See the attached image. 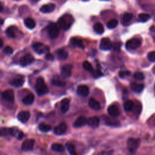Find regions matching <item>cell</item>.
Returning <instances> with one entry per match:
<instances>
[{
  "instance_id": "obj_49",
  "label": "cell",
  "mask_w": 155,
  "mask_h": 155,
  "mask_svg": "<svg viewBox=\"0 0 155 155\" xmlns=\"http://www.w3.org/2000/svg\"><path fill=\"white\" fill-rule=\"evenodd\" d=\"M3 10V5L2 4V3L0 2V12H2Z\"/></svg>"
},
{
  "instance_id": "obj_34",
  "label": "cell",
  "mask_w": 155,
  "mask_h": 155,
  "mask_svg": "<svg viewBox=\"0 0 155 155\" xmlns=\"http://www.w3.org/2000/svg\"><path fill=\"white\" fill-rule=\"evenodd\" d=\"M38 128L41 132L46 133V132H48L51 129V127L50 125L45 124H44V123H41L39 125Z\"/></svg>"
},
{
  "instance_id": "obj_47",
  "label": "cell",
  "mask_w": 155,
  "mask_h": 155,
  "mask_svg": "<svg viewBox=\"0 0 155 155\" xmlns=\"http://www.w3.org/2000/svg\"><path fill=\"white\" fill-rule=\"evenodd\" d=\"M45 59L48 61H53L54 60V56L50 53H47L45 55Z\"/></svg>"
},
{
  "instance_id": "obj_24",
  "label": "cell",
  "mask_w": 155,
  "mask_h": 155,
  "mask_svg": "<svg viewBox=\"0 0 155 155\" xmlns=\"http://www.w3.org/2000/svg\"><path fill=\"white\" fill-rule=\"evenodd\" d=\"M130 88L133 91L136 93H140L143 90L144 85L142 84H136L134 82H132L130 84Z\"/></svg>"
},
{
  "instance_id": "obj_6",
  "label": "cell",
  "mask_w": 155,
  "mask_h": 155,
  "mask_svg": "<svg viewBox=\"0 0 155 155\" xmlns=\"http://www.w3.org/2000/svg\"><path fill=\"white\" fill-rule=\"evenodd\" d=\"M34 61L35 58L31 54H27L20 59L19 64L22 67H25L33 63Z\"/></svg>"
},
{
  "instance_id": "obj_38",
  "label": "cell",
  "mask_w": 155,
  "mask_h": 155,
  "mask_svg": "<svg viewBox=\"0 0 155 155\" xmlns=\"http://www.w3.org/2000/svg\"><path fill=\"white\" fill-rule=\"evenodd\" d=\"M118 24V21L116 19H113L109 21V22L107 23V27L110 29L114 28Z\"/></svg>"
},
{
  "instance_id": "obj_48",
  "label": "cell",
  "mask_w": 155,
  "mask_h": 155,
  "mask_svg": "<svg viewBox=\"0 0 155 155\" xmlns=\"http://www.w3.org/2000/svg\"><path fill=\"white\" fill-rule=\"evenodd\" d=\"M2 45H3V41H2V39L0 38V48H1V47H2Z\"/></svg>"
},
{
  "instance_id": "obj_35",
  "label": "cell",
  "mask_w": 155,
  "mask_h": 155,
  "mask_svg": "<svg viewBox=\"0 0 155 155\" xmlns=\"http://www.w3.org/2000/svg\"><path fill=\"white\" fill-rule=\"evenodd\" d=\"M5 33L6 35L12 38H15V28L13 26H10L9 27H8L6 30H5Z\"/></svg>"
},
{
  "instance_id": "obj_53",
  "label": "cell",
  "mask_w": 155,
  "mask_h": 155,
  "mask_svg": "<svg viewBox=\"0 0 155 155\" xmlns=\"http://www.w3.org/2000/svg\"><path fill=\"white\" fill-rule=\"evenodd\" d=\"M104 1H107V0H104Z\"/></svg>"
},
{
  "instance_id": "obj_29",
  "label": "cell",
  "mask_w": 155,
  "mask_h": 155,
  "mask_svg": "<svg viewBox=\"0 0 155 155\" xmlns=\"http://www.w3.org/2000/svg\"><path fill=\"white\" fill-rule=\"evenodd\" d=\"M93 29L94 31L99 35L102 34L104 31V27L103 25L100 22H96V24H94L93 26Z\"/></svg>"
},
{
  "instance_id": "obj_8",
  "label": "cell",
  "mask_w": 155,
  "mask_h": 155,
  "mask_svg": "<svg viewBox=\"0 0 155 155\" xmlns=\"http://www.w3.org/2000/svg\"><path fill=\"white\" fill-rule=\"evenodd\" d=\"M35 145V140L34 139H27L24 140L21 145L22 150L24 151H31L33 149Z\"/></svg>"
},
{
  "instance_id": "obj_4",
  "label": "cell",
  "mask_w": 155,
  "mask_h": 155,
  "mask_svg": "<svg viewBox=\"0 0 155 155\" xmlns=\"http://www.w3.org/2000/svg\"><path fill=\"white\" fill-rule=\"evenodd\" d=\"M141 44L142 42L139 39L132 38L127 42L125 44V48L128 50H134L140 47Z\"/></svg>"
},
{
  "instance_id": "obj_9",
  "label": "cell",
  "mask_w": 155,
  "mask_h": 155,
  "mask_svg": "<svg viewBox=\"0 0 155 155\" xmlns=\"http://www.w3.org/2000/svg\"><path fill=\"white\" fill-rule=\"evenodd\" d=\"M2 97L6 101L13 102L15 99L14 91L12 90H7L3 91L1 94Z\"/></svg>"
},
{
  "instance_id": "obj_43",
  "label": "cell",
  "mask_w": 155,
  "mask_h": 155,
  "mask_svg": "<svg viewBox=\"0 0 155 155\" xmlns=\"http://www.w3.org/2000/svg\"><path fill=\"white\" fill-rule=\"evenodd\" d=\"M130 74H131L130 71H127V70L126 71H120L119 73V75L120 78H124L127 76H128L130 75Z\"/></svg>"
},
{
  "instance_id": "obj_7",
  "label": "cell",
  "mask_w": 155,
  "mask_h": 155,
  "mask_svg": "<svg viewBox=\"0 0 155 155\" xmlns=\"http://www.w3.org/2000/svg\"><path fill=\"white\" fill-rule=\"evenodd\" d=\"M99 47L101 50L107 51L111 49L113 47V44L111 40L109 38H104L101 41Z\"/></svg>"
},
{
  "instance_id": "obj_15",
  "label": "cell",
  "mask_w": 155,
  "mask_h": 155,
  "mask_svg": "<svg viewBox=\"0 0 155 155\" xmlns=\"http://www.w3.org/2000/svg\"><path fill=\"white\" fill-rule=\"evenodd\" d=\"M100 120L97 116L90 117L87 119V124L91 128H96L99 125Z\"/></svg>"
},
{
  "instance_id": "obj_23",
  "label": "cell",
  "mask_w": 155,
  "mask_h": 155,
  "mask_svg": "<svg viewBox=\"0 0 155 155\" xmlns=\"http://www.w3.org/2000/svg\"><path fill=\"white\" fill-rule=\"evenodd\" d=\"M88 105L91 109L97 111L101 109V105L99 102H97L95 99L93 97L90 98L88 101Z\"/></svg>"
},
{
  "instance_id": "obj_51",
  "label": "cell",
  "mask_w": 155,
  "mask_h": 155,
  "mask_svg": "<svg viewBox=\"0 0 155 155\" xmlns=\"http://www.w3.org/2000/svg\"><path fill=\"white\" fill-rule=\"evenodd\" d=\"M31 1H38L39 0H31Z\"/></svg>"
},
{
  "instance_id": "obj_32",
  "label": "cell",
  "mask_w": 155,
  "mask_h": 155,
  "mask_svg": "<svg viewBox=\"0 0 155 155\" xmlns=\"http://www.w3.org/2000/svg\"><path fill=\"white\" fill-rule=\"evenodd\" d=\"M52 84L57 87H64L65 85V82L61 80L59 77L58 76H54V78L52 80Z\"/></svg>"
},
{
  "instance_id": "obj_36",
  "label": "cell",
  "mask_w": 155,
  "mask_h": 155,
  "mask_svg": "<svg viewBox=\"0 0 155 155\" xmlns=\"http://www.w3.org/2000/svg\"><path fill=\"white\" fill-rule=\"evenodd\" d=\"M138 18H139V19L140 21H142V22H146V21H148L151 18V16L148 13H142L139 14Z\"/></svg>"
},
{
  "instance_id": "obj_26",
  "label": "cell",
  "mask_w": 155,
  "mask_h": 155,
  "mask_svg": "<svg viewBox=\"0 0 155 155\" xmlns=\"http://www.w3.org/2000/svg\"><path fill=\"white\" fill-rule=\"evenodd\" d=\"M57 58L59 60H65L68 56V54L67 51L64 49H59L56 51Z\"/></svg>"
},
{
  "instance_id": "obj_22",
  "label": "cell",
  "mask_w": 155,
  "mask_h": 155,
  "mask_svg": "<svg viewBox=\"0 0 155 155\" xmlns=\"http://www.w3.org/2000/svg\"><path fill=\"white\" fill-rule=\"evenodd\" d=\"M70 107V100L68 98H64L61 101V110L63 113L67 112Z\"/></svg>"
},
{
  "instance_id": "obj_52",
  "label": "cell",
  "mask_w": 155,
  "mask_h": 155,
  "mask_svg": "<svg viewBox=\"0 0 155 155\" xmlns=\"http://www.w3.org/2000/svg\"><path fill=\"white\" fill-rule=\"evenodd\" d=\"M16 1H19V0H16Z\"/></svg>"
},
{
  "instance_id": "obj_20",
  "label": "cell",
  "mask_w": 155,
  "mask_h": 155,
  "mask_svg": "<svg viewBox=\"0 0 155 155\" xmlns=\"http://www.w3.org/2000/svg\"><path fill=\"white\" fill-rule=\"evenodd\" d=\"M70 43L71 44L76 47H78L79 48L84 49V45L83 44V42L82 40L80 38H76V37H73L70 39Z\"/></svg>"
},
{
  "instance_id": "obj_27",
  "label": "cell",
  "mask_w": 155,
  "mask_h": 155,
  "mask_svg": "<svg viewBox=\"0 0 155 155\" xmlns=\"http://www.w3.org/2000/svg\"><path fill=\"white\" fill-rule=\"evenodd\" d=\"M104 122L105 123V124H107L108 125L117 127L120 125V123L118 120L108 117H105L104 118Z\"/></svg>"
},
{
  "instance_id": "obj_42",
  "label": "cell",
  "mask_w": 155,
  "mask_h": 155,
  "mask_svg": "<svg viewBox=\"0 0 155 155\" xmlns=\"http://www.w3.org/2000/svg\"><path fill=\"white\" fill-rule=\"evenodd\" d=\"M148 59L151 62H155V51L150 52L147 55Z\"/></svg>"
},
{
  "instance_id": "obj_3",
  "label": "cell",
  "mask_w": 155,
  "mask_h": 155,
  "mask_svg": "<svg viewBox=\"0 0 155 155\" xmlns=\"http://www.w3.org/2000/svg\"><path fill=\"white\" fill-rule=\"evenodd\" d=\"M127 148L131 153L134 154L140 144V139L139 138L130 137L127 140Z\"/></svg>"
},
{
  "instance_id": "obj_12",
  "label": "cell",
  "mask_w": 155,
  "mask_h": 155,
  "mask_svg": "<svg viewBox=\"0 0 155 155\" xmlns=\"http://www.w3.org/2000/svg\"><path fill=\"white\" fill-rule=\"evenodd\" d=\"M30 117V113L28 111H21L17 115L18 119L22 123L27 122Z\"/></svg>"
},
{
  "instance_id": "obj_16",
  "label": "cell",
  "mask_w": 155,
  "mask_h": 155,
  "mask_svg": "<svg viewBox=\"0 0 155 155\" xmlns=\"http://www.w3.org/2000/svg\"><path fill=\"white\" fill-rule=\"evenodd\" d=\"M55 9V5L52 3L45 4L41 7L39 10L43 13H49L54 11Z\"/></svg>"
},
{
  "instance_id": "obj_11",
  "label": "cell",
  "mask_w": 155,
  "mask_h": 155,
  "mask_svg": "<svg viewBox=\"0 0 155 155\" xmlns=\"http://www.w3.org/2000/svg\"><path fill=\"white\" fill-rule=\"evenodd\" d=\"M67 130V125L65 123L62 122L59 124L54 128V133L56 135H62L64 134Z\"/></svg>"
},
{
  "instance_id": "obj_13",
  "label": "cell",
  "mask_w": 155,
  "mask_h": 155,
  "mask_svg": "<svg viewBox=\"0 0 155 155\" xmlns=\"http://www.w3.org/2000/svg\"><path fill=\"white\" fill-rule=\"evenodd\" d=\"M33 48L38 54H43L48 48L42 43L36 42L33 44Z\"/></svg>"
},
{
  "instance_id": "obj_14",
  "label": "cell",
  "mask_w": 155,
  "mask_h": 155,
  "mask_svg": "<svg viewBox=\"0 0 155 155\" xmlns=\"http://www.w3.org/2000/svg\"><path fill=\"white\" fill-rule=\"evenodd\" d=\"M16 128H0V136H7L9 135L15 136Z\"/></svg>"
},
{
  "instance_id": "obj_31",
  "label": "cell",
  "mask_w": 155,
  "mask_h": 155,
  "mask_svg": "<svg viewBox=\"0 0 155 155\" xmlns=\"http://www.w3.org/2000/svg\"><path fill=\"white\" fill-rule=\"evenodd\" d=\"M65 145H66V148L70 155H78V154L76 151L74 145L72 143L69 142H67Z\"/></svg>"
},
{
  "instance_id": "obj_5",
  "label": "cell",
  "mask_w": 155,
  "mask_h": 155,
  "mask_svg": "<svg viewBox=\"0 0 155 155\" xmlns=\"http://www.w3.org/2000/svg\"><path fill=\"white\" fill-rule=\"evenodd\" d=\"M47 31L50 38L51 39L56 38L59 33V28L54 23H51L48 25Z\"/></svg>"
},
{
  "instance_id": "obj_1",
  "label": "cell",
  "mask_w": 155,
  "mask_h": 155,
  "mask_svg": "<svg viewBox=\"0 0 155 155\" xmlns=\"http://www.w3.org/2000/svg\"><path fill=\"white\" fill-rule=\"evenodd\" d=\"M73 21L74 19L73 17L68 14H66L61 16L58 19V24L59 26L61 27V28L64 30H67L70 28Z\"/></svg>"
},
{
  "instance_id": "obj_39",
  "label": "cell",
  "mask_w": 155,
  "mask_h": 155,
  "mask_svg": "<svg viewBox=\"0 0 155 155\" xmlns=\"http://www.w3.org/2000/svg\"><path fill=\"white\" fill-rule=\"evenodd\" d=\"M133 15L130 13H125L122 16V21L124 23L129 22L132 19Z\"/></svg>"
},
{
  "instance_id": "obj_41",
  "label": "cell",
  "mask_w": 155,
  "mask_h": 155,
  "mask_svg": "<svg viewBox=\"0 0 155 155\" xmlns=\"http://www.w3.org/2000/svg\"><path fill=\"white\" fill-rule=\"evenodd\" d=\"M133 77L136 79L139 80V81H142L145 78L144 75L142 72H136V73H135L133 75Z\"/></svg>"
},
{
  "instance_id": "obj_30",
  "label": "cell",
  "mask_w": 155,
  "mask_h": 155,
  "mask_svg": "<svg viewBox=\"0 0 155 155\" xmlns=\"http://www.w3.org/2000/svg\"><path fill=\"white\" fill-rule=\"evenodd\" d=\"M134 102L131 100L126 101L124 104V108L125 111H131L134 107Z\"/></svg>"
},
{
  "instance_id": "obj_50",
  "label": "cell",
  "mask_w": 155,
  "mask_h": 155,
  "mask_svg": "<svg viewBox=\"0 0 155 155\" xmlns=\"http://www.w3.org/2000/svg\"><path fill=\"white\" fill-rule=\"evenodd\" d=\"M3 23H4V20L0 18V25L3 24Z\"/></svg>"
},
{
  "instance_id": "obj_19",
  "label": "cell",
  "mask_w": 155,
  "mask_h": 155,
  "mask_svg": "<svg viewBox=\"0 0 155 155\" xmlns=\"http://www.w3.org/2000/svg\"><path fill=\"white\" fill-rule=\"evenodd\" d=\"M77 93L81 96H87L89 94V88L85 85H81L77 88Z\"/></svg>"
},
{
  "instance_id": "obj_40",
  "label": "cell",
  "mask_w": 155,
  "mask_h": 155,
  "mask_svg": "<svg viewBox=\"0 0 155 155\" xmlns=\"http://www.w3.org/2000/svg\"><path fill=\"white\" fill-rule=\"evenodd\" d=\"M91 74L93 77H94V78H98L101 76H102V73L101 71L99 69H97V70H93V71L91 72Z\"/></svg>"
},
{
  "instance_id": "obj_28",
  "label": "cell",
  "mask_w": 155,
  "mask_h": 155,
  "mask_svg": "<svg viewBox=\"0 0 155 155\" xmlns=\"http://www.w3.org/2000/svg\"><path fill=\"white\" fill-rule=\"evenodd\" d=\"M24 24L29 29H33L36 26V22L35 20L31 18H27L25 19Z\"/></svg>"
},
{
  "instance_id": "obj_37",
  "label": "cell",
  "mask_w": 155,
  "mask_h": 155,
  "mask_svg": "<svg viewBox=\"0 0 155 155\" xmlns=\"http://www.w3.org/2000/svg\"><path fill=\"white\" fill-rule=\"evenodd\" d=\"M83 68L86 70V71H90V72H92L93 71V66L91 65V64L90 62H89L88 61H85L83 62Z\"/></svg>"
},
{
  "instance_id": "obj_46",
  "label": "cell",
  "mask_w": 155,
  "mask_h": 155,
  "mask_svg": "<svg viewBox=\"0 0 155 155\" xmlns=\"http://www.w3.org/2000/svg\"><path fill=\"white\" fill-rule=\"evenodd\" d=\"M121 43L120 42H115L113 44V48L114 49V50L115 51H119L120 48V46H121Z\"/></svg>"
},
{
  "instance_id": "obj_2",
  "label": "cell",
  "mask_w": 155,
  "mask_h": 155,
  "mask_svg": "<svg viewBox=\"0 0 155 155\" xmlns=\"http://www.w3.org/2000/svg\"><path fill=\"white\" fill-rule=\"evenodd\" d=\"M35 90L38 96L44 95L48 92V88L42 78L40 77L36 79Z\"/></svg>"
},
{
  "instance_id": "obj_17",
  "label": "cell",
  "mask_w": 155,
  "mask_h": 155,
  "mask_svg": "<svg viewBox=\"0 0 155 155\" xmlns=\"http://www.w3.org/2000/svg\"><path fill=\"white\" fill-rule=\"evenodd\" d=\"M108 113L112 117H117L120 114V111L118 107L114 105H111L108 107Z\"/></svg>"
},
{
  "instance_id": "obj_45",
  "label": "cell",
  "mask_w": 155,
  "mask_h": 155,
  "mask_svg": "<svg viewBox=\"0 0 155 155\" xmlns=\"http://www.w3.org/2000/svg\"><path fill=\"white\" fill-rule=\"evenodd\" d=\"M15 136L18 139L21 140V139H22L24 137V133H23L21 131H19V130H17Z\"/></svg>"
},
{
  "instance_id": "obj_44",
  "label": "cell",
  "mask_w": 155,
  "mask_h": 155,
  "mask_svg": "<svg viewBox=\"0 0 155 155\" xmlns=\"http://www.w3.org/2000/svg\"><path fill=\"white\" fill-rule=\"evenodd\" d=\"M4 52L7 54H11L13 53V48L10 47V46H7L5 47V48L4 49Z\"/></svg>"
},
{
  "instance_id": "obj_33",
  "label": "cell",
  "mask_w": 155,
  "mask_h": 155,
  "mask_svg": "<svg viewBox=\"0 0 155 155\" xmlns=\"http://www.w3.org/2000/svg\"><path fill=\"white\" fill-rule=\"evenodd\" d=\"M51 148L53 151H57V152H63L65 150L64 147L60 143H54L51 145Z\"/></svg>"
},
{
  "instance_id": "obj_21",
  "label": "cell",
  "mask_w": 155,
  "mask_h": 155,
  "mask_svg": "<svg viewBox=\"0 0 155 155\" xmlns=\"http://www.w3.org/2000/svg\"><path fill=\"white\" fill-rule=\"evenodd\" d=\"M24 84V80L23 78L21 77H17L13 78L10 81V84L15 87H22Z\"/></svg>"
},
{
  "instance_id": "obj_25",
  "label": "cell",
  "mask_w": 155,
  "mask_h": 155,
  "mask_svg": "<svg viewBox=\"0 0 155 155\" xmlns=\"http://www.w3.org/2000/svg\"><path fill=\"white\" fill-rule=\"evenodd\" d=\"M35 100V96L33 93H30L24 97L22 99V103L25 105H31L33 103Z\"/></svg>"
},
{
  "instance_id": "obj_10",
  "label": "cell",
  "mask_w": 155,
  "mask_h": 155,
  "mask_svg": "<svg viewBox=\"0 0 155 155\" xmlns=\"http://www.w3.org/2000/svg\"><path fill=\"white\" fill-rule=\"evenodd\" d=\"M71 68H72V65L70 64H66L62 66L61 70V76L64 78H67L70 77L71 74Z\"/></svg>"
},
{
  "instance_id": "obj_18",
  "label": "cell",
  "mask_w": 155,
  "mask_h": 155,
  "mask_svg": "<svg viewBox=\"0 0 155 155\" xmlns=\"http://www.w3.org/2000/svg\"><path fill=\"white\" fill-rule=\"evenodd\" d=\"M87 124V119L84 116H79L73 124V126L75 128L81 127Z\"/></svg>"
}]
</instances>
